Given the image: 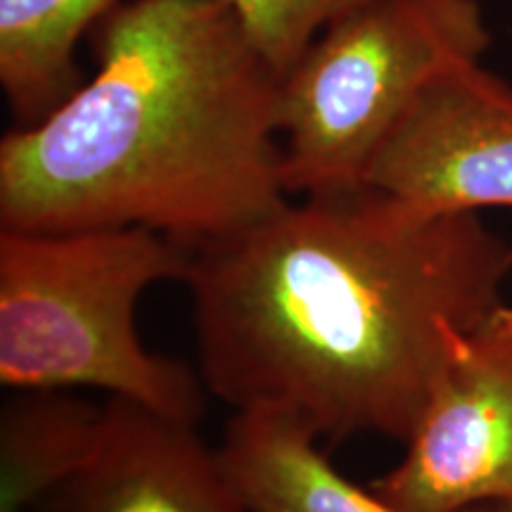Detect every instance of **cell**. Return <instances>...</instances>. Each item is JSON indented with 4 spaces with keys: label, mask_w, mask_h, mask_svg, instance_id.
I'll return each instance as SVG.
<instances>
[{
    "label": "cell",
    "mask_w": 512,
    "mask_h": 512,
    "mask_svg": "<svg viewBox=\"0 0 512 512\" xmlns=\"http://www.w3.org/2000/svg\"><path fill=\"white\" fill-rule=\"evenodd\" d=\"M512 245L479 214L380 190L297 197L192 249L197 356L235 411L290 413L328 444L406 441L451 328L503 302Z\"/></svg>",
    "instance_id": "1"
},
{
    "label": "cell",
    "mask_w": 512,
    "mask_h": 512,
    "mask_svg": "<svg viewBox=\"0 0 512 512\" xmlns=\"http://www.w3.org/2000/svg\"><path fill=\"white\" fill-rule=\"evenodd\" d=\"M91 36V79L0 140V228H147L192 252L292 200L283 74L228 0H128Z\"/></svg>",
    "instance_id": "2"
},
{
    "label": "cell",
    "mask_w": 512,
    "mask_h": 512,
    "mask_svg": "<svg viewBox=\"0 0 512 512\" xmlns=\"http://www.w3.org/2000/svg\"><path fill=\"white\" fill-rule=\"evenodd\" d=\"M190 261L147 228H0V384L102 389L197 425L202 375L147 351L136 328L147 287L185 280Z\"/></svg>",
    "instance_id": "3"
},
{
    "label": "cell",
    "mask_w": 512,
    "mask_h": 512,
    "mask_svg": "<svg viewBox=\"0 0 512 512\" xmlns=\"http://www.w3.org/2000/svg\"><path fill=\"white\" fill-rule=\"evenodd\" d=\"M491 38L479 0H368L332 19L280 79L290 197L361 188L422 88L458 64L482 62Z\"/></svg>",
    "instance_id": "4"
},
{
    "label": "cell",
    "mask_w": 512,
    "mask_h": 512,
    "mask_svg": "<svg viewBox=\"0 0 512 512\" xmlns=\"http://www.w3.org/2000/svg\"><path fill=\"white\" fill-rule=\"evenodd\" d=\"M406 453L377 494L406 512H470L512 503V302L451 328Z\"/></svg>",
    "instance_id": "5"
},
{
    "label": "cell",
    "mask_w": 512,
    "mask_h": 512,
    "mask_svg": "<svg viewBox=\"0 0 512 512\" xmlns=\"http://www.w3.org/2000/svg\"><path fill=\"white\" fill-rule=\"evenodd\" d=\"M363 185L425 214L512 209V86L482 62L422 88L370 159Z\"/></svg>",
    "instance_id": "6"
},
{
    "label": "cell",
    "mask_w": 512,
    "mask_h": 512,
    "mask_svg": "<svg viewBox=\"0 0 512 512\" xmlns=\"http://www.w3.org/2000/svg\"><path fill=\"white\" fill-rule=\"evenodd\" d=\"M38 512H254L195 425L110 396L98 448Z\"/></svg>",
    "instance_id": "7"
},
{
    "label": "cell",
    "mask_w": 512,
    "mask_h": 512,
    "mask_svg": "<svg viewBox=\"0 0 512 512\" xmlns=\"http://www.w3.org/2000/svg\"><path fill=\"white\" fill-rule=\"evenodd\" d=\"M216 451L254 512H406L344 477L318 448V434L290 413L235 411Z\"/></svg>",
    "instance_id": "8"
},
{
    "label": "cell",
    "mask_w": 512,
    "mask_h": 512,
    "mask_svg": "<svg viewBox=\"0 0 512 512\" xmlns=\"http://www.w3.org/2000/svg\"><path fill=\"white\" fill-rule=\"evenodd\" d=\"M105 406L72 389H19L0 411V512L38 510L98 448Z\"/></svg>",
    "instance_id": "9"
},
{
    "label": "cell",
    "mask_w": 512,
    "mask_h": 512,
    "mask_svg": "<svg viewBox=\"0 0 512 512\" xmlns=\"http://www.w3.org/2000/svg\"><path fill=\"white\" fill-rule=\"evenodd\" d=\"M128 0H0V88L17 126L48 117L81 86L79 43Z\"/></svg>",
    "instance_id": "10"
},
{
    "label": "cell",
    "mask_w": 512,
    "mask_h": 512,
    "mask_svg": "<svg viewBox=\"0 0 512 512\" xmlns=\"http://www.w3.org/2000/svg\"><path fill=\"white\" fill-rule=\"evenodd\" d=\"M268 62L285 74L332 19L368 0H228Z\"/></svg>",
    "instance_id": "11"
},
{
    "label": "cell",
    "mask_w": 512,
    "mask_h": 512,
    "mask_svg": "<svg viewBox=\"0 0 512 512\" xmlns=\"http://www.w3.org/2000/svg\"><path fill=\"white\" fill-rule=\"evenodd\" d=\"M491 512H512V503H508V505H496V508H491Z\"/></svg>",
    "instance_id": "12"
}]
</instances>
